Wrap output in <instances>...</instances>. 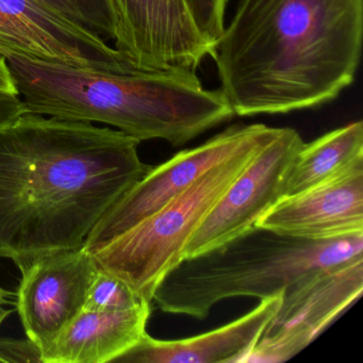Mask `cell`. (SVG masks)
Listing matches in <instances>:
<instances>
[{"label": "cell", "mask_w": 363, "mask_h": 363, "mask_svg": "<svg viewBox=\"0 0 363 363\" xmlns=\"http://www.w3.org/2000/svg\"><path fill=\"white\" fill-rule=\"evenodd\" d=\"M110 127L23 113L0 128V256L18 267L82 247L150 165Z\"/></svg>", "instance_id": "6da1fadb"}, {"label": "cell", "mask_w": 363, "mask_h": 363, "mask_svg": "<svg viewBox=\"0 0 363 363\" xmlns=\"http://www.w3.org/2000/svg\"><path fill=\"white\" fill-rule=\"evenodd\" d=\"M363 0H241L212 58L235 116L320 107L354 82Z\"/></svg>", "instance_id": "7a4b0ae2"}, {"label": "cell", "mask_w": 363, "mask_h": 363, "mask_svg": "<svg viewBox=\"0 0 363 363\" xmlns=\"http://www.w3.org/2000/svg\"><path fill=\"white\" fill-rule=\"evenodd\" d=\"M24 113L109 125L138 141L180 147L235 116L191 71L113 74L6 57Z\"/></svg>", "instance_id": "3957f363"}, {"label": "cell", "mask_w": 363, "mask_h": 363, "mask_svg": "<svg viewBox=\"0 0 363 363\" xmlns=\"http://www.w3.org/2000/svg\"><path fill=\"white\" fill-rule=\"evenodd\" d=\"M363 256V235L308 241L252 227L224 245L184 259L157 286L152 301L165 313L205 320L233 297L273 296L303 274Z\"/></svg>", "instance_id": "277c9868"}, {"label": "cell", "mask_w": 363, "mask_h": 363, "mask_svg": "<svg viewBox=\"0 0 363 363\" xmlns=\"http://www.w3.org/2000/svg\"><path fill=\"white\" fill-rule=\"evenodd\" d=\"M267 143L247 148L212 167L167 205L89 252L97 269L152 303L157 286L184 260V247L193 233Z\"/></svg>", "instance_id": "5b68a950"}, {"label": "cell", "mask_w": 363, "mask_h": 363, "mask_svg": "<svg viewBox=\"0 0 363 363\" xmlns=\"http://www.w3.org/2000/svg\"><path fill=\"white\" fill-rule=\"evenodd\" d=\"M279 128L263 124L233 125L205 143L182 150L150 171L128 189L93 227L84 250L97 246L131 228L167 205L208 171L239 152L267 143Z\"/></svg>", "instance_id": "8992f818"}, {"label": "cell", "mask_w": 363, "mask_h": 363, "mask_svg": "<svg viewBox=\"0 0 363 363\" xmlns=\"http://www.w3.org/2000/svg\"><path fill=\"white\" fill-rule=\"evenodd\" d=\"M363 291V256L318 267L284 290L247 362L281 363L305 350Z\"/></svg>", "instance_id": "52a82bcc"}, {"label": "cell", "mask_w": 363, "mask_h": 363, "mask_svg": "<svg viewBox=\"0 0 363 363\" xmlns=\"http://www.w3.org/2000/svg\"><path fill=\"white\" fill-rule=\"evenodd\" d=\"M303 143L295 129L279 128L193 233L184 259L210 252L255 227L284 196L286 176Z\"/></svg>", "instance_id": "ba28073f"}, {"label": "cell", "mask_w": 363, "mask_h": 363, "mask_svg": "<svg viewBox=\"0 0 363 363\" xmlns=\"http://www.w3.org/2000/svg\"><path fill=\"white\" fill-rule=\"evenodd\" d=\"M113 74L138 72L116 48L35 0H0V56Z\"/></svg>", "instance_id": "9c48e42d"}, {"label": "cell", "mask_w": 363, "mask_h": 363, "mask_svg": "<svg viewBox=\"0 0 363 363\" xmlns=\"http://www.w3.org/2000/svg\"><path fill=\"white\" fill-rule=\"evenodd\" d=\"M113 5L114 48L138 71L196 72L212 56L184 0H113Z\"/></svg>", "instance_id": "30bf717a"}, {"label": "cell", "mask_w": 363, "mask_h": 363, "mask_svg": "<svg viewBox=\"0 0 363 363\" xmlns=\"http://www.w3.org/2000/svg\"><path fill=\"white\" fill-rule=\"evenodd\" d=\"M20 269L16 310L27 337L42 354L84 309L86 291L99 269L82 246L40 257Z\"/></svg>", "instance_id": "8fae6325"}, {"label": "cell", "mask_w": 363, "mask_h": 363, "mask_svg": "<svg viewBox=\"0 0 363 363\" xmlns=\"http://www.w3.org/2000/svg\"><path fill=\"white\" fill-rule=\"evenodd\" d=\"M255 226L308 241L363 235V160L309 190L282 197Z\"/></svg>", "instance_id": "7c38bea8"}, {"label": "cell", "mask_w": 363, "mask_h": 363, "mask_svg": "<svg viewBox=\"0 0 363 363\" xmlns=\"http://www.w3.org/2000/svg\"><path fill=\"white\" fill-rule=\"evenodd\" d=\"M284 292L261 298L259 305L245 315L195 337L165 341L146 333L114 362H247L263 331L277 312Z\"/></svg>", "instance_id": "4fadbf2b"}, {"label": "cell", "mask_w": 363, "mask_h": 363, "mask_svg": "<svg viewBox=\"0 0 363 363\" xmlns=\"http://www.w3.org/2000/svg\"><path fill=\"white\" fill-rule=\"evenodd\" d=\"M152 303L120 311L82 309L42 352L43 363H105L130 350L146 333Z\"/></svg>", "instance_id": "5bb4252c"}, {"label": "cell", "mask_w": 363, "mask_h": 363, "mask_svg": "<svg viewBox=\"0 0 363 363\" xmlns=\"http://www.w3.org/2000/svg\"><path fill=\"white\" fill-rule=\"evenodd\" d=\"M363 160L362 121L303 143L286 176L284 196L309 190Z\"/></svg>", "instance_id": "9a60e30c"}, {"label": "cell", "mask_w": 363, "mask_h": 363, "mask_svg": "<svg viewBox=\"0 0 363 363\" xmlns=\"http://www.w3.org/2000/svg\"><path fill=\"white\" fill-rule=\"evenodd\" d=\"M46 9L84 27L106 41L116 42L118 18L113 0H35Z\"/></svg>", "instance_id": "2e32d148"}, {"label": "cell", "mask_w": 363, "mask_h": 363, "mask_svg": "<svg viewBox=\"0 0 363 363\" xmlns=\"http://www.w3.org/2000/svg\"><path fill=\"white\" fill-rule=\"evenodd\" d=\"M144 301L122 280L99 269L86 291L84 309L120 311L137 307Z\"/></svg>", "instance_id": "e0dca14e"}, {"label": "cell", "mask_w": 363, "mask_h": 363, "mask_svg": "<svg viewBox=\"0 0 363 363\" xmlns=\"http://www.w3.org/2000/svg\"><path fill=\"white\" fill-rule=\"evenodd\" d=\"M203 39L212 48L225 29V10L228 0H184Z\"/></svg>", "instance_id": "ac0fdd59"}, {"label": "cell", "mask_w": 363, "mask_h": 363, "mask_svg": "<svg viewBox=\"0 0 363 363\" xmlns=\"http://www.w3.org/2000/svg\"><path fill=\"white\" fill-rule=\"evenodd\" d=\"M0 362H41L40 348L30 339H0Z\"/></svg>", "instance_id": "d6986e66"}, {"label": "cell", "mask_w": 363, "mask_h": 363, "mask_svg": "<svg viewBox=\"0 0 363 363\" xmlns=\"http://www.w3.org/2000/svg\"><path fill=\"white\" fill-rule=\"evenodd\" d=\"M24 113L20 96L0 93V128L11 124Z\"/></svg>", "instance_id": "ffe728a7"}, {"label": "cell", "mask_w": 363, "mask_h": 363, "mask_svg": "<svg viewBox=\"0 0 363 363\" xmlns=\"http://www.w3.org/2000/svg\"><path fill=\"white\" fill-rule=\"evenodd\" d=\"M0 93L18 95L7 61L1 56H0Z\"/></svg>", "instance_id": "44dd1931"}, {"label": "cell", "mask_w": 363, "mask_h": 363, "mask_svg": "<svg viewBox=\"0 0 363 363\" xmlns=\"http://www.w3.org/2000/svg\"><path fill=\"white\" fill-rule=\"evenodd\" d=\"M10 295L11 294L8 291L0 286V307H4V305H7L9 303Z\"/></svg>", "instance_id": "7402d4cb"}, {"label": "cell", "mask_w": 363, "mask_h": 363, "mask_svg": "<svg viewBox=\"0 0 363 363\" xmlns=\"http://www.w3.org/2000/svg\"><path fill=\"white\" fill-rule=\"evenodd\" d=\"M11 314V310L5 309L4 307H0V326L3 325L4 320Z\"/></svg>", "instance_id": "603a6c76"}]
</instances>
